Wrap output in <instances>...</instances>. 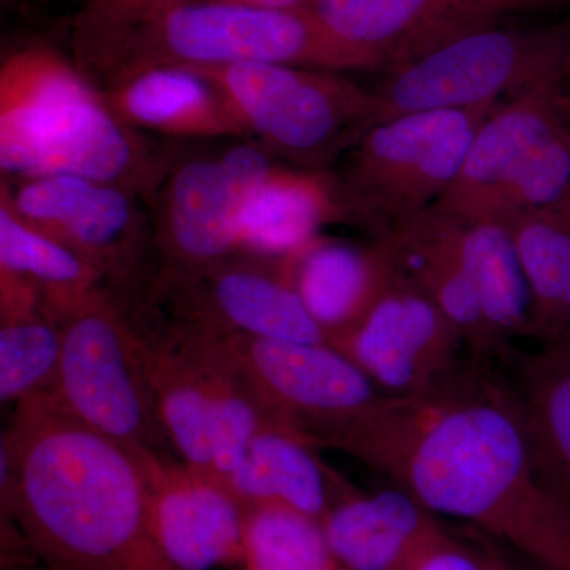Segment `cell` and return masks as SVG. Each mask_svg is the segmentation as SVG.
Returning <instances> with one entry per match:
<instances>
[{
  "mask_svg": "<svg viewBox=\"0 0 570 570\" xmlns=\"http://www.w3.org/2000/svg\"><path fill=\"white\" fill-rule=\"evenodd\" d=\"M469 355L438 387L390 397L343 450L441 519L463 521L543 570H570V513L540 474L519 396Z\"/></svg>",
  "mask_w": 570,
  "mask_h": 570,
  "instance_id": "cell-1",
  "label": "cell"
},
{
  "mask_svg": "<svg viewBox=\"0 0 570 570\" xmlns=\"http://www.w3.org/2000/svg\"><path fill=\"white\" fill-rule=\"evenodd\" d=\"M569 129L570 94L564 82L499 105L475 134L459 178L434 208L463 219H482L510 174Z\"/></svg>",
  "mask_w": 570,
  "mask_h": 570,
  "instance_id": "cell-15",
  "label": "cell"
},
{
  "mask_svg": "<svg viewBox=\"0 0 570 570\" xmlns=\"http://www.w3.org/2000/svg\"><path fill=\"white\" fill-rule=\"evenodd\" d=\"M0 469L2 512L47 570H175L154 539L137 452L50 393L17 403Z\"/></svg>",
  "mask_w": 570,
  "mask_h": 570,
  "instance_id": "cell-2",
  "label": "cell"
},
{
  "mask_svg": "<svg viewBox=\"0 0 570 570\" xmlns=\"http://www.w3.org/2000/svg\"><path fill=\"white\" fill-rule=\"evenodd\" d=\"M508 224L531 288V337L549 343L570 325V187Z\"/></svg>",
  "mask_w": 570,
  "mask_h": 570,
  "instance_id": "cell-26",
  "label": "cell"
},
{
  "mask_svg": "<svg viewBox=\"0 0 570 570\" xmlns=\"http://www.w3.org/2000/svg\"><path fill=\"white\" fill-rule=\"evenodd\" d=\"M379 242L387 250L393 268L417 285L459 326L469 355L491 363L512 360V352L499 343L483 316L461 249L459 216L431 206Z\"/></svg>",
  "mask_w": 570,
  "mask_h": 570,
  "instance_id": "cell-16",
  "label": "cell"
},
{
  "mask_svg": "<svg viewBox=\"0 0 570 570\" xmlns=\"http://www.w3.org/2000/svg\"><path fill=\"white\" fill-rule=\"evenodd\" d=\"M61 328L43 296L0 272V400L20 403L48 392L61 356Z\"/></svg>",
  "mask_w": 570,
  "mask_h": 570,
  "instance_id": "cell-25",
  "label": "cell"
},
{
  "mask_svg": "<svg viewBox=\"0 0 570 570\" xmlns=\"http://www.w3.org/2000/svg\"><path fill=\"white\" fill-rule=\"evenodd\" d=\"M551 341H560V343L566 344V346L570 347V325L568 328L564 330V332L561 333L560 336L554 337V340Z\"/></svg>",
  "mask_w": 570,
  "mask_h": 570,
  "instance_id": "cell-34",
  "label": "cell"
},
{
  "mask_svg": "<svg viewBox=\"0 0 570 570\" xmlns=\"http://www.w3.org/2000/svg\"><path fill=\"white\" fill-rule=\"evenodd\" d=\"M135 195L75 175L21 179L14 190L2 187V202L18 217L77 250L104 276L134 261L141 230Z\"/></svg>",
  "mask_w": 570,
  "mask_h": 570,
  "instance_id": "cell-14",
  "label": "cell"
},
{
  "mask_svg": "<svg viewBox=\"0 0 570 570\" xmlns=\"http://www.w3.org/2000/svg\"><path fill=\"white\" fill-rule=\"evenodd\" d=\"M461 219V249L483 316L499 343L532 333V296L515 239L504 220Z\"/></svg>",
  "mask_w": 570,
  "mask_h": 570,
  "instance_id": "cell-27",
  "label": "cell"
},
{
  "mask_svg": "<svg viewBox=\"0 0 570 570\" xmlns=\"http://www.w3.org/2000/svg\"><path fill=\"white\" fill-rule=\"evenodd\" d=\"M513 362L512 387L523 411L535 463L547 487L570 513V347L542 343Z\"/></svg>",
  "mask_w": 570,
  "mask_h": 570,
  "instance_id": "cell-24",
  "label": "cell"
},
{
  "mask_svg": "<svg viewBox=\"0 0 570 570\" xmlns=\"http://www.w3.org/2000/svg\"><path fill=\"white\" fill-rule=\"evenodd\" d=\"M100 96L130 129L179 138L247 137L216 82L187 67L141 71Z\"/></svg>",
  "mask_w": 570,
  "mask_h": 570,
  "instance_id": "cell-20",
  "label": "cell"
},
{
  "mask_svg": "<svg viewBox=\"0 0 570 570\" xmlns=\"http://www.w3.org/2000/svg\"><path fill=\"white\" fill-rule=\"evenodd\" d=\"M246 570H348L321 521L284 505L247 509Z\"/></svg>",
  "mask_w": 570,
  "mask_h": 570,
  "instance_id": "cell-29",
  "label": "cell"
},
{
  "mask_svg": "<svg viewBox=\"0 0 570 570\" xmlns=\"http://www.w3.org/2000/svg\"><path fill=\"white\" fill-rule=\"evenodd\" d=\"M501 549V543L487 535L466 538L445 524L406 570H502Z\"/></svg>",
  "mask_w": 570,
  "mask_h": 570,
  "instance_id": "cell-31",
  "label": "cell"
},
{
  "mask_svg": "<svg viewBox=\"0 0 570 570\" xmlns=\"http://www.w3.org/2000/svg\"><path fill=\"white\" fill-rule=\"evenodd\" d=\"M281 425L332 448L390 400L330 343L212 335Z\"/></svg>",
  "mask_w": 570,
  "mask_h": 570,
  "instance_id": "cell-9",
  "label": "cell"
},
{
  "mask_svg": "<svg viewBox=\"0 0 570 570\" xmlns=\"http://www.w3.org/2000/svg\"><path fill=\"white\" fill-rule=\"evenodd\" d=\"M501 104L404 112L371 127L333 178L343 220L381 239L422 216L459 178L475 134Z\"/></svg>",
  "mask_w": 570,
  "mask_h": 570,
  "instance_id": "cell-5",
  "label": "cell"
},
{
  "mask_svg": "<svg viewBox=\"0 0 570 570\" xmlns=\"http://www.w3.org/2000/svg\"><path fill=\"white\" fill-rule=\"evenodd\" d=\"M0 168L18 179L82 176L134 194L164 175L77 66L37 45L11 52L0 69Z\"/></svg>",
  "mask_w": 570,
  "mask_h": 570,
  "instance_id": "cell-4",
  "label": "cell"
},
{
  "mask_svg": "<svg viewBox=\"0 0 570 570\" xmlns=\"http://www.w3.org/2000/svg\"><path fill=\"white\" fill-rule=\"evenodd\" d=\"M217 2L236 3V6L253 7L264 10H311L314 0H217Z\"/></svg>",
  "mask_w": 570,
  "mask_h": 570,
  "instance_id": "cell-32",
  "label": "cell"
},
{
  "mask_svg": "<svg viewBox=\"0 0 570 570\" xmlns=\"http://www.w3.org/2000/svg\"><path fill=\"white\" fill-rule=\"evenodd\" d=\"M564 9L570 0H314L311 10L392 73L469 33Z\"/></svg>",
  "mask_w": 570,
  "mask_h": 570,
  "instance_id": "cell-11",
  "label": "cell"
},
{
  "mask_svg": "<svg viewBox=\"0 0 570 570\" xmlns=\"http://www.w3.org/2000/svg\"><path fill=\"white\" fill-rule=\"evenodd\" d=\"M154 539L175 570L245 564L247 509L219 480L153 450H135Z\"/></svg>",
  "mask_w": 570,
  "mask_h": 570,
  "instance_id": "cell-13",
  "label": "cell"
},
{
  "mask_svg": "<svg viewBox=\"0 0 570 570\" xmlns=\"http://www.w3.org/2000/svg\"><path fill=\"white\" fill-rule=\"evenodd\" d=\"M564 86H566V89H568V91L570 94V78L568 81L564 82Z\"/></svg>",
  "mask_w": 570,
  "mask_h": 570,
  "instance_id": "cell-35",
  "label": "cell"
},
{
  "mask_svg": "<svg viewBox=\"0 0 570 570\" xmlns=\"http://www.w3.org/2000/svg\"><path fill=\"white\" fill-rule=\"evenodd\" d=\"M318 171L277 167L247 195L238 216L239 253L281 264L318 236L330 220H343L335 181Z\"/></svg>",
  "mask_w": 570,
  "mask_h": 570,
  "instance_id": "cell-21",
  "label": "cell"
},
{
  "mask_svg": "<svg viewBox=\"0 0 570 570\" xmlns=\"http://www.w3.org/2000/svg\"><path fill=\"white\" fill-rule=\"evenodd\" d=\"M159 291L174 292L168 298L175 305L171 330L330 343L276 265L236 264L234 258L202 272H168Z\"/></svg>",
  "mask_w": 570,
  "mask_h": 570,
  "instance_id": "cell-12",
  "label": "cell"
},
{
  "mask_svg": "<svg viewBox=\"0 0 570 570\" xmlns=\"http://www.w3.org/2000/svg\"><path fill=\"white\" fill-rule=\"evenodd\" d=\"M245 198L220 156L179 165L160 198L159 245L168 272H202L234 261Z\"/></svg>",
  "mask_w": 570,
  "mask_h": 570,
  "instance_id": "cell-17",
  "label": "cell"
},
{
  "mask_svg": "<svg viewBox=\"0 0 570 570\" xmlns=\"http://www.w3.org/2000/svg\"><path fill=\"white\" fill-rule=\"evenodd\" d=\"M61 328V356L48 393L69 414L132 450L165 442L145 341L97 291L48 306Z\"/></svg>",
  "mask_w": 570,
  "mask_h": 570,
  "instance_id": "cell-6",
  "label": "cell"
},
{
  "mask_svg": "<svg viewBox=\"0 0 570 570\" xmlns=\"http://www.w3.org/2000/svg\"><path fill=\"white\" fill-rule=\"evenodd\" d=\"M3 2H9V0H3Z\"/></svg>",
  "mask_w": 570,
  "mask_h": 570,
  "instance_id": "cell-36",
  "label": "cell"
},
{
  "mask_svg": "<svg viewBox=\"0 0 570 570\" xmlns=\"http://www.w3.org/2000/svg\"><path fill=\"white\" fill-rule=\"evenodd\" d=\"M73 63L99 92L157 67L216 69L264 62L385 71L330 31L313 10H264L217 0H85L71 22Z\"/></svg>",
  "mask_w": 570,
  "mask_h": 570,
  "instance_id": "cell-3",
  "label": "cell"
},
{
  "mask_svg": "<svg viewBox=\"0 0 570 570\" xmlns=\"http://www.w3.org/2000/svg\"><path fill=\"white\" fill-rule=\"evenodd\" d=\"M335 347L354 360L382 392L396 397L438 387L468 351L459 326L395 268L363 321Z\"/></svg>",
  "mask_w": 570,
  "mask_h": 570,
  "instance_id": "cell-10",
  "label": "cell"
},
{
  "mask_svg": "<svg viewBox=\"0 0 570 570\" xmlns=\"http://www.w3.org/2000/svg\"><path fill=\"white\" fill-rule=\"evenodd\" d=\"M140 335L168 444L186 466L213 478L212 395L204 360L189 340L176 333Z\"/></svg>",
  "mask_w": 570,
  "mask_h": 570,
  "instance_id": "cell-23",
  "label": "cell"
},
{
  "mask_svg": "<svg viewBox=\"0 0 570 570\" xmlns=\"http://www.w3.org/2000/svg\"><path fill=\"white\" fill-rule=\"evenodd\" d=\"M276 268L333 346L363 321L393 276L379 239L358 246L317 236Z\"/></svg>",
  "mask_w": 570,
  "mask_h": 570,
  "instance_id": "cell-19",
  "label": "cell"
},
{
  "mask_svg": "<svg viewBox=\"0 0 570 570\" xmlns=\"http://www.w3.org/2000/svg\"><path fill=\"white\" fill-rule=\"evenodd\" d=\"M316 449L291 428L266 426L227 487L246 509L284 505L322 523L348 483L325 466Z\"/></svg>",
  "mask_w": 570,
  "mask_h": 570,
  "instance_id": "cell-22",
  "label": "cell"
},
{
  "mask_svg": "<svg viewBox=\"0 0 570 570\" xmlns=\"http://www.w3.org/2000/svg\"><path fill=\"white\" fill-rule=\"evenodd\" d=\"M322 527L348 570H406L445 523L392 483L373 493L348 485L333 502Z\"/></svg>",
  "mask_w": 570,
  "mask_h": 570,
  "instance_id": "cell-18",
  "label": "cell"
},
{
  "mask_svg": "<svg viewBox=\"0 0 570 570\" xmlns=\"http://www.w3.org/2000/svg\"><path fill=\"white\" fill-rule=\"evenodd\" d=\"M216 82L249 137L317 171L376 126L377 94L340 71L246 62L195 69Z\"/></svg>",
  "mask_w": 570,
  "mask_h": 570,
  "instance_id": "cell-8",
  "label": "cell"
},
{
  "mask_svg": "<svg viewBox=\"0 0 570 570\" xmlns=\"http://www.w3.org/2000/svg\"><path fill=\"white\" fill-rule=\"evenodd\" d=\"M502 570H543L539 566L532 564L531 561L524 560L520 554L510 549L504 550V564Z\"/></svg>",
  "mask_w": 570,
  "mask_h": 570,
  "instance_id": "cell-33",
  "label": "cell"
},
{
  "mask_svg": "<svg viewBox=\"0 0 570 570\" xmlns=\"http://www.w3.org/2000/svg\"><path fill=\"white\" fill-rule=\"evenodd\" d=\"M0 272L32 284L48 306L99 288L102 272L59 239L0 204Z\"/></svg>",
  "mask_w": 570,
  "mask_h": 570,
  "instance_id": "cell-28",
  "label": "cell"
},
{
  "mask_svg": "<svg viewBox=\"0 0 570 570\" xmlns=\"http://www.w3.org/2000/svg\"><path fill=\"white\" fill-rule=\"evenodd\" d=\"M569 187L570 129L540 146L510 174L491 198L482 219L508 223L557 200Z\"/></svg>",
  "mask_w": 570,
  "mask_h": 570,
  "instance_id": "cell-30",
  "label": "cell"
},
{
  "mask_svg": "<svg viewBox=\"0 0 570 570\" xmlns=\"http://www.w3.org/2000/svg\"><path fill=\"white\" fill-rule=\"evenodd\" d=\"M570 78V17L469 33L387 73L376 124L404 112L508 102Z\"/></svg>",
  "mask_w": 570,
  "mask_h": 570,
  "instance_id": "cell-7",
  "label": "cell"
}]
</instances>
